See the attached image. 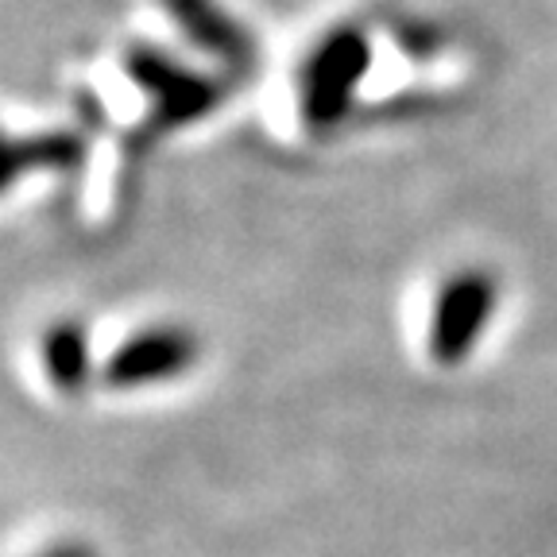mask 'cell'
<instances>
[{
	"mask_svg": "<svg viewBox=\"0 0 557 557\" xmlns=\"http://www.w3.org/2000/svg\"><path fill=\"white\" fill-rule=\"evenodd\" d=\"M39 357H44V372L59 395H82L94 383V375L101 372L94 364V352H89V333L78 318L54 322L44 333Z\"/></svg>",
	"mask_w": 557,
	"mask_h": 557,
	"instance_id": "obj_3",
	"label": "cell"
},
{
	"mask_svg": "<svg viewBox=\"0 0 557 557\" xmlns=\"http://www.w3.org/2000/svg\"><path fill=\"white\" fill-rule=\"evenodd\" d=\"M201 357V341L194 330L174 322L144 325L128 333L121 345L104 357L97 380L113 392H144V387H163V383L186 375Z\"/></svg>",
	"mask_w": 557,
	"mask_h": 557,
	"instance_id": "obj_1",
	"label": "cell"
},
{
	"mask_svg": "<svg viewBox=\"0 0 557 557\" xmlns=\"http://www.w3.org/2000/svg\"><path fill=\"white\" fill-rule=\"evenodd\" d=\"M35 557H97V549L86 546V542H54V546L39 549Z\"/></svg>",
	"mask_w": 557,
	"mask_h": 557,
	"instance_id": "obj_4",
	"label": "cell"
},
{
	"mask_svg": "<svg viewBox=\"0 0 557 557\" xmlns=\"http://www.w3.org/2000/svg\"><path fill=\"white\" fill-rule=\"evenodd\" d=\"M364 62H368V51L360 35L345 32V35H337V39H330V44L318 51L310 78H306V113L318 124L333 121L348 104V97H352V86H357V78L364 74Z\"/></svg>",
	"mask_w": 557,
	"mask_h": 557,
	"instance_id": "obj_2",
	"label": "cell"
}]
</instances>
